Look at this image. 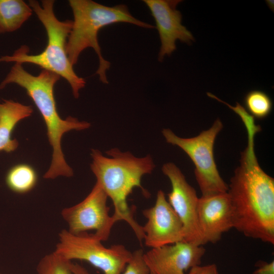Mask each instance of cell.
Returning a JSON list of instances; mask_svg holds the SVG:
<instances>
[{
	"instance_id": "cell-2",
	"label": "cell",
	"mask_w": 274,
	"mask_h": 274,
	"mask_svg": "<svg viewBox=\"0 0 274 274\" xmlns=\"http://www.w3.org/2000/svg\"><path fill=\"white\" fill-rule=\"evenodd\" d=\"M57 74L43 70L37 76L26 71L22 63L15 62L5 78L0 83V89L10 84H16L23 88L34 102L47 128V134L53 149L50 166L44 178L53 179L59 176L71 177L74 173L64 159L61 146L63 135L72 130H82L89 128L90 123L79 121L73 117L65 119L58 113L54 96V87L60 79Z\"/></svg>"
},
{
	"instance_id": "cell-20",
	"label": "cell",
	"mask_w": 274,
	"mask_h": 274,
	"mask_svg": "<svg viewBox=\"0 0 274 274\" xmlns=\"http://www.w3.org/2000/svg\"><path fill=\"white\" fill-rule=\"evenodd\" d=\"M188 274H219V272L215 264H210L194 266L190 269Z\"/></svg>"
},
{
	"instance_id": "cell-24",
	"label": "cell",
	"mask_w": 274,
	"mask_h": 274,
	"mask_svg": "<svg viewBox=\"0 0 274 274\" xmlns=\"http://www.w3.org/2000/svg\"><path fill=\"white\" fill-rule=\"evenodd\" d=\"M0 274H1V273H0Z\"/></svg>"
},
{
	"instance_id": "cell-21",
	"label": "cell",
	"mask_w": 274,
	"mask_h": 274,
	"mask_svg": "<svg viewBox=\"0 0 274 274\" xmlns=\"http://www.w3.org/2000/svg\"><path fill=\"white\" fill-rule=\"evenodd\" d=\"M255 266L256 269L253 274H274V261L266 262L262 260L257 261Z\"/></svg>"
},
{
	"instance_id": "cell-14",
	"label": "cell",
	"mask_w": 274,
	"mask_h": 274,
	"mask_svg": "<svg viewBox=\"0 0 274 274\" xmlns=\"http://www.w3.org/2000/svg\"><path fill=\"white\" fill-rule=\"evenodd\" d=\"M32 112L31 106L12 100L0 102V151L10 153L17 148L18 142L11 138L12 133L17 123Z\"/></svg>"
},
{
	"instance_id": "cell-9",
	"label": "cell",
	"mask_w": 274,
	"mask_h": 274,
	"mask_svg": "<svg viewBox=\"0 0 274 274\" xmlns=\"http://www.w3.org/2000/svg\"><path fill=\"white\" fill-rule=\"evenodd\" d=\"M161 169L171 183L172 190L167 194V201L183 224L184 241L202 246L197 219L199 198L195 190L174 163H166Z\"/></svg>"
},
{
	"instance_id": "cell-8",
	"label": "cell",
	"mask_w": 274,
	"mask_h": 274,
	"mask_svg": "<svg viewBox=\"0 0 274 274\" xmlns=\"http://www.w3.org/2000/svg\"><path fill=\"white\" fill-rule=\"evenodd\" d=\"M108 198L105 191L95 183L82 201L61 211L62 218L68 226L67 230L78 234L94 230L93 234L101 241L107 240L116 222L113 216L109 215Z\"/></svg>"
},
{
	"instance_id": "cell-6",
	"label": "cell",
	"mask_w": 274,
	"mask_h": 274,
	"mask_svg": "<svg viewBox=\"0 0 274 274\" xmlns=\"http://www.w3.org/2000/svg\"><path fill=\"white\" fill-rule=\"evenodd\" d=\"M223 127L222 122L217 119L210 128L191 138H180L168 128L162 131L167 143L180 147L193 161L195 179L203 196L226 193L228 190L219 174L213 152L216 136Z\"/></svg>"
},
{
	"instance_id": "cell-4",
	"label": "cell",
	"mask_w": 274,
	"mask_h": 274,
	"mask_svg": "<svg viewBox=\"0 0 274 274\" xmlns=\"http://www.w3.org/2000/svg\"><path fill=\"white\" fill-rule=\"evenodd\" d=\"M74 20L67 39L66 50L73 65L77 63L81 52L87 48H92L98 56L99 66L96 74L104 84L109 83L107 71L111 63L102 56L98 41V33L103 27L117 23H128L145 28L155 26L142 21L130 13L124 4L107 6L91 0H70Z\"/></svg>"
},
{
	"instance_id": "cell-16",
	"label": "cell",
	"mask_w": 274,
	"mask_h": 274,
	"mask_svg": "<svg viewBox=\"0 0 274 274\" xmlns=\"http://www.w3.org/2000/svg\"><path fill=\"white\" fill-rule=\"evenodd\" d=\"M37 174L34 168L27 164H19L13 166L8 172L6 182L13 191L25 193L32 189L37 182Z\"/></svg>"
},
{
	"instance_id": "cell-23",
	"label": "cell",
	"mask_w": 274,
	"mask_h": 274,
	"mask_svg": "<svg viewBox=\"0 0 274 274\" xmlns=\"http://www.w3.org/2000/svg\"><path fill=\"white\" fill-rule=\"evenodd\" d=\"M150 274H153V273H150Z\"/></svg>"
},
{
	"instance_id": "cell-22",
	"label": "cell",
	"mask_w": 274,
	"mask_h": 274,
	"mask_svg": "<svg viewBox=\"0 0 274 274\" xmlns=\"http://www.w3.org/2000/svg\"><path fill=\"white\" fill-rule=\"evenodd\" d=\"M71 268L74 274H92L78 263H71Z\"/></svg>"
},
{
	"instance_id": "cell-11",
	"label": "cell",
	"mask_w": 274,
	"mask_h": 274,
	"mask_svg": "<svg viewBox=\"0 0 274 274\" xmlns=\"http://www.w3.org/2000/svg\"><path fill=\"white\" fill-rule=\"evenodd\" d=\"M154 18L161 46L158 60L161 62L165 56H170L177 48L176 42L191 45L194 41L192 33L182 25V15L177 9L180 0H144Z\"/></svg>"
},
{
	"instance_id": "cell-17",
	"label": "cell",
	"mask_w": 274,
	"mask_h": 274,
	"mask_svg": "<svg viewBox=\"0 0 274 274\" xmlns=\"http://www.w3.org/2000/svg\"><path fill=\"white\" fill-rule=\"evenodd\" d=\"M246 111L254 118L263 119L271 112L272 103L270 97L261 90H252L245 96Z\"/></svg>"
},
{
	"instance_id": "cell-5",
	"label": "cell",
	"mask_w": 274,
	"mask_h": 274,
	"mask_svg": "<svg viewBox=\"0 0 274 274\" xmlns=\"http://www.w3.org/2000/svg\"><path fill=\"white\" fill-rule=\"evenodd\" d=\"M54 3L52 0H44L41 5L37 1H29V6L43 24L47 34L48 43L44 51L39 54L29 55L28 47L22 46L11 55L0 57V62L32 63L52 72L68 82L74 96L77 98L86 81L76 74L66 53L67 39L73 22L68 20L59 21L54 13Z\"/></svg>"
},
{
	"instance_id": "cell-12",
	"label": "cell",
	"mask_w": 274,
	"mask_h": 274,
	"mask_svg": "<svg viewBox=\"0 0 274 274\" xmlns=\"http://www.w3.org/2000/svg\"><path fill=\"white\" fill-rule=\"evenodd\" d=\"M206 252L202 246L185 241L151 248L144 253V260L153 274H185L200 265Z\"/></svg>"
},
{
	"instance_id": "cell-19",
	"label": "cell",
	"mask_w": 274,
	"mask_h": 274,
	"mask_svg": "<svg viewBox=\"0 0 274 274\" xmlns=\"http://www.w3.org/2000/svg\"><path fill=\"white\" fill-rule=\"evenodd\" d=\"M144 254L142 249H138L132 253L131 258L122 274H150V270L144 260Z\"/></svg>"
},
{
	"instance_id": "cell-18",
	"label": "cell",
	"mask_w": 274,
	"mask_h": 274,
	"mask_svg": "<svg viewBox=\"0 0 274 274\" xmlns=\"http://www.w3.org/2000/svg\"><path fill=\"white\" fill-rule=\"evenodd\" d=\"M71 261L68 260L55 252L48 254L39 261L38 274H74L71 268Z\"/></svg>"
},
{
	"instance_id": "cell-13",
	"label": "cell",
	"mask_w": 274,
	"mask_h": 274,
	"mask_svg": "<svg viewBox=\"0 0 274 274\" xmlns=\"http://www.w3.org/2000/svg\"><path fill=\"white\" fill-rule=\"evenodd\" d=\"M197 219L202 245L218 242L224 233L233 228L227 192L199 198Z\"/></svg>"
},
{
	"instance_id": "cell-1",
	"label": "cell",
	"mask_w": 274,
	"mask_h": 274,
	"mask_svg": "<svg viewBox=\"0 0 274 274\" xmlns=\"http://www.w3.org/2000/svg\"><path fill=\"white\" fill-rule=\"evenodd\" d=\"M242 120L247 131V146L227 191L233 228L247 237L273 245L274 179L261 168L254 151V137L261 128L251 116Z\"/></svg>"
},
{
	"instance_id": "cell-15",
	"label": "cell",
	"mask_w": 274,
	"mask_h": 274,
	"mask_svg": "<svg viewBox=\"0 0 274 274\" xmlns=\"http://www.w3.org/2000/svg\"><path fill=\"white\" fill-rule=\"evenodd\" d=\"M31 8L21 0H0V33L19 29L30 17Z\"/></svg>"
},
{
	"instance_id": "cell-10",
	"label": "cell",
	"mask_w": 274,
	"mask_h": 274,
	"mask_svg": "<svg viewBox=\"0 0 274 274\" xmlns=\"http://www.w3.org/2000/svg\"><path fill=\"white\" fill-rule=\"evenodd\" d=\"M147 221L142 226L145 245L151 248L184 241L183 224L159 190L154 205L143 211Z\"/></svg>"
},
{
	"instance_id": "cell-3",
	"label": "cell",
	"mask_w": 274,
	"mask_h": 274,
	"mask_svg": "<svg viewBox=\"0 0 274 274\" xmlns=\"http://www.w3.org/2000/svg\"><path fill=\"white\" fill-rule=\"evenodd\" d=\"M106 154L108 156H104L97 149L91 150L90 167L96 177V183L112 200L114 207L112 216L115 221L127 223L142 242L145 236L142 226L134 220L127 198L135 187L141 189L145 196L149 194L143 187L141 180L143 176L154 170L153 160L150 155L137 157L118 148L111 149Z\"/></svg>"
},
{
	"instance_id": "cell-7",
	"label": "cell",
	"mask_w": 274,
	"mask_h": 274,
	"mask_svg": "<svg viewBox=\"0 0 274 274\" xmlns=\"http://www.w3.org/2000/svg\"><path fill=\"white\" fill-rule=\"evenodd\" d=\"M101 242L93 233L75 234L63 229L54 252L68 260L86 261L104 274H121L132 253L122 245L107 248Z\"/></svg>"
}]
</instances>
